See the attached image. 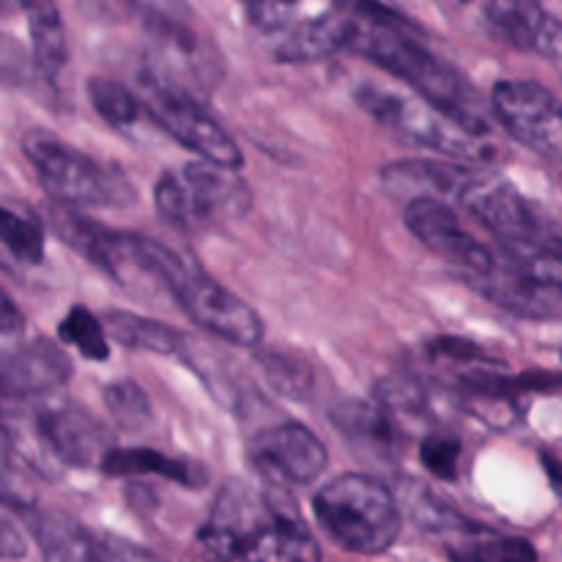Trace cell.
<instances>
[{"instance_id":"cell-1","label":"cell","mask_w":562,"mask_h":562,"mask_svg":"<svg viewBox=\"0 0 562 562\" xmlns=\"http://www.w3.org/2000/svg\"><path fill=\"white\" fill-rule=\"evenodd\" d=\"M198 543L223 562H322V547L294 508L239 481L217 494Z\"/></svg>"},{"instance_id":"cell-2","label":"cell","mask_w":562,"mask_h":562,"mask_svg":"<svg viewBox=\"0 0 562 562\" xmlns=\"http://www.w3.org/2000/svg\"><path fill=\"white\" fill-rule=\"evenodd\" d=\"M351 11H355L351 53L379 64L390 75L415 88L417 97L442 108L477 135L488 137V124L472 108L475 93L470 91L459 71L450 69L439 55L417 42L415 22L401 16L395 9L376 3H357L351 5Z\"/></svg>"},{"instance_id":"cell-3","label":"cell","mask_w":562,"mask_h":562,"mask_svg":"<svg viewBox=\"0 0 562 562\" xmlns=\"http://www.w3.org/2000/svg\"><path fill=\"white\" fill-rule=\"evenodd\" d=\"M313 516L340 549L355 554H384L401 532L395 494L360 472L324 483L313 497Z\"/></svg>"},{"instance_id":"cell-4","label":"cell","mask_w":562,"mask_h":562,"mask_svg":"<svg viewBox=\"0 0 562 562\" xmlns=\"http://www.w3.org/2000/svg\"><path fill=\"white\" fill-rule=\"evenodd\" d=\"M154 272L162 289L170 291L181 311L201 329L234 346L256 349L263 338V322L241 296L187 261L181 252L154 239Z\"/></svg>"},{"instance_id":"cell-5","label":"cell","mask_w":562,"mask_h":562,"mask_svg":"<svg viewBox=\"0 0 562 562\" xmlns=\"http://www.w3.org/2000/svg\"><path fill=\"white\" fill-rule=\"evenodd\" d=\"M22 151L38 176V184L64 206L113 209L135 201V190L115 165H104L53 132L33 130L22 137Z\"/></svg>"},{"instance_id":"cell-6","label":"cell","mask_w":562,"mask_h":562,"mask_svg":"<svg viewBox=\"0 0 562 562\" xmlns=\"http://www.w3.org/2000/svg\"><path fill=\"white\" fill-rule=\"evenodd\" d=\"M357 102L390 135L409 146L428 148L453 159H486L492 151L488 137L472 132L470 126L423 97H409L366 82L357 88Z\"/></svg>"},{"instance_id":"cell-7","label":"cell","mask_w":562,"mask_h":562,"mask_svg":"<svg viewBox=\"0 0 562 562\" xmlns=\"http://www.w3.org/2000/svg\"><path fill=\"white\" fill-rule=\"evenodd\" d=\"M154 206L176 228L203 231L223 220L241 217L250 209V190L236 170L198 159L159 176Z\"/></svg>"},{"instance_id":"cell-8","label":"cell","mask_w":562,"mask_h":562,"mask_svg":"<svg viewBox=\"0 0 562 562\" xmlns=\"http://www.w3.org/2000/svg\"><path fill=\"white\" fill-rule=\"evenodd\" d=\"M140 86L146 113L176 143H181L192 154H198L203 162H212L217 168L239 170L245 165V157H241L234 137L198 104V99L187 88H179L154 66H146Z\"/></svg>"},{"instance_id":"cell-9","label":"cell","mask_w":562,"mask_h":562,"mask_svg":"<svg viewBox=\"0 0 562 562\" xmlns=\"http://www.w3.org/2000/svg\"><path fill=\"white\" fill-rule=\"evenodd\" d=\"M53 228L71 250L126 291H140V283H159L154 272V239L148 236L108 228L75 212H55Z\"/></svg>"},{"instance_id":"cell-10","label":"cell","mask_w":562,"mask_h":562,"mask_svg":"<svg viewBox=\"0 0 562 562\" xmlns=\"http://www.w3.org/2000/svg\"><path fill=\"white\" fill-rule=\"evenodd\" d=\"M459 206L467 209L499 247H562L558 225L508 181L475 173Z\"/></svg>"},{"instance_id":"cell-11","label":"cell","mask_w":562,"mask_h":562,"mask_svg":"<svg viewBox=\"0 0 562 562\" xmlns=\"http://www.w3.org/2000/svg\"><path fill=\"white\" fill-rule=\"evenodd\" d=\"M492 113L521 146L562 162V102L541 82L499 80L492 88Z\"/></svg>"},{"instance_id":"cell-12","label":"cell","mask_w":562,"mask_h":562,"mask_svg":"<svg viewBox=\"0 0 562 562\" xmlns=\"http://www.w3.org/2000/svg\"><path fill=\"white\" fill-rule=\"evenodd\" d=\"M404 223L417 241L437 252L439 258L459 269L464 283L488 278L499 267V250L483 245L477 236L461 225L459 214L450 203L442 201H415L406 203Z\"/></svg>"},{"instance_id":"cell-13","label":"cell","mask_w":562,"mask_h":562,"mask_svg":"<svg viewBox=\"0 0 562 562\" xmlns=\"http://www.w3.org/2000/svg\"><path fill=\"white\" fill-rule=\"evenodd\" d=\"M256 472L278 486H307L327 470V448L302 423H278L263 428L247 445Z\"/></svg>"},{"instance_id":"cell-14","label":"cell","mask_w":562,"mask_h":562,"mask_svg":"<svg viewBox=\"0 0 562 562\" xmlns=\"http://www.w3.org/2000/svg\"><path fill=\"white\" fill-rule=\"evenodd\" d=\"M33 437L38 439L49 459L58 464L80 467V470L102 467L104 456L113 450L102 423L91 412L69 401L38 412L33 420Z\"/></svg>"},{"instance_id":"cell-15","label":"cell","mask_w":562,"mask_h":562,"mask_svg":"<svg viewBox=\"0 0 562 562\" xmlns=\"http://www.w3.org/2000/svg\"><path fill=\"white\" fill-rule=\"evenodd\" d=\"M483 16L499 42L554 60L562 71V22L552 11L530 0H494L483 5Z\"/></svg>"},{"instance_id":"cell-16","label":"cell","mask_w":562,"mask_h":562,"mask_svg":"<svg viewBox=\"0 0 562 562\" xmlns=\"http://www.w3.org/2000/svg\"><path fill=\"white\" fill-rule=\"evenodd\" d=\"M477 170L464 162H445V159H398L382 168V184L393 198L406 203L442 201L459 206Z\"/></svg>"},{"instance_id":"cell-17","label":"cell","mask_w":562,"mask_h":562,"mask_svg":"<svg viewBox=\"0 0 562 562\" xmlns=\"http://www.w3.org/2000/svg\"><path fill=\"white\" fill-rule=\"evenodd\" d=\"M5 398H36L64 387L71 379V360L47 338L27 340L3 357Z\"/></svg>"},{"instance_id":"cell-18","label":"cell","mask_w":562,"mask_h":562,"mask_svg":"<svg viewBox=\"0 0 562 562\" xmlns=\"http://www.w3.org/2000/svg\"><path fill=\"white\" fill-rule=\"evenodd\" d=\"M27 525L44 562H124L110 538L93 536L64 514H31Z\"/></svg>"},{"instance_id":"cell-19","label":"cell","mask_w":562,"mask_h":562,"mask_svg":"<svg viewBox=\"0 0 562 562\" xmlns=\"http://www.w3.org/2000/svg\"><path fill=\"white\" fill-rule=\"evenodd\" d=\"M351 36H355V11L351 5H335L291 25L278 47V60L285 64L322 60L338 49H349Z\"/></svg>"},{"instance_id":"cell-20","label":"cell","mask_w":562,"mask_h":562,"mask_svg":"<svg viewBox=\"0 0 562 562\" xmlns=\"http://www.w3.org/2000/svg\"><path fill=\"white\" fill-rule=\"evenodd\" d=\"M329 423L335 431L357 450L376 461H390L398 453L401 426L368 401H340L329 409Z\"/></svg>"},{"instance_id":"cell-21","label":"cell","mask_w":562,"mask_h":562,"mask_svg":"<svg viewBox=\"0 0 562 562\" xmlns=\"http://www.w3.org/2000/svg\"><path fill=\"white\" fill-rule=\"evenodd\" d=\"M475 289L483 300L494 302L503 311L514 313L521 318H554L562 313V296L549 294V291L538 289L530 280L521 278L514 267L499 252V267L494 269L488 278L472 280L467 283Z\"/></svg>"},{"instance_id":"cell-22","label":"cell","mask_w":562,"mask_h":562,"mask_svg":"<svg viewBox=\"0 0 562 562\" xmlns=\"http://www.w3.org/2000/svg\"><path fill=\"white\" fill-rule=\"evenodd\" d=\"M99 470L110 477H148L157 475L184 488H203L209 483L206 467L198 461L173 459L151 448H113Z\"/></svg>"},{"instance_id":"cell-23","label":"cell","mask_w":562,"mask_h":562,"mask_svg":"<svg viewBox=\"0 0 562 562\" xmlns=\"http://www.w3.org/2000/svg\"><path fill=\"white\" fill-rule=\"evenodd\" d=\"M27 16V33H31V55L33 69L42 80L55 86L69 60V47H66L64 20H60L58 5L53 3H25L22 5Z\"/></svg>"},{"instance_id":"cell-24","label":"cell","mask_w":562,"mask_h":562,"mask_svg":"<svg viewBox=\"0 0 562 562\" xmlns=\"http://www.w3.org/2000/svg\"><path fill=\"white\" fill-rule=\"evenodd\" d=\"M450 562H538V552L527 538L503 536L488 527L470 525L448 541Z\"/></svg>"},{"instance_id":"cell-25","label":"cell","mask_w":562,"mask_h":562,"mask_svg":"<svg viewBox=\"0 0 562 562\" xmlns=\"http://www.w3.org/2000/svg\"><path fill=\"white\" fill-rule=\"evenodd\" d=\"M104 329L115 344L126 349L151 351V355H181L187 349V335L168 327L154 318L137 316L132 311H108L104 313Z\"/></svg>"},{"instance_id":"cell-26","label":"cell","mask_w":562,"mask_h":562,"mask_svg":"<svg viewBox=\"0 0 562 562\" xmlns=\"http://www.w3.org/2000/svg\"><path fill=\"white\" fill-rule=\"evenodd\" d=\"M88 97H91L99 119L108 121L115 130H132V126L140 124L143 115H148L140 93H135L124 82L113 80V77H91L88 80Z\"/></svg>"},{"instance_id":"cell-27","label":"cell","mask_w":562,"mask_h":562,"mask_svg":"<svg viewBox=\"0 0 562 562\" xmlns=\"http://www.w3.org/2000/svg\"><path fill=\"white\" fill-rule=\"evenodd\" d=\"M428 357L434 362H442L453 373L456 382H464V379L475 376V373L505 371L503 362L488 357L486 349H481V346L467 338H456V335H439V338H434L428 344Z\"/></svg>"},{"instance_id":"cell-28","label":"cell","mask_w":562,"mask_h":562,"mask_svg":"<svg viewBox=\"0 0 562 562\" xmlns=\"http://www.w3.org/2000/svg\"><path fill=\"white\" fill-rule=\"evenodd\" d=\"M499 252L521 278L562 296V247H499Z\"/></svg>"},{"instance_id":"cell-29","label":"cell","mask_w":562,"mask_h":562,"mask_svg":"<svg viewBox=\"0 0 562 562\" xmlns=\"http://www.w3.org/2000/svg\"><path fill=\"white\" fill-rule=\"evenodd\" d=\"M256 362L261 366L269 387L278 390L285 398L300 401L313 390V371L300 355L283 349H263L256 355Z\"/></svg>"},{"instance_id":"cell-30","label":"cell","mask_w":562,"mask_h":562,"mask_svg":"<svg viewBox=\"0 0 562 562\" xmlns=\"http://www.w3.org/2000/svg\"><path fill=\"white\" fill-rule=\"evenodd\" d=\"M0 231H3V247L16 261L25 267H38L44 261V228L33 214L5 206L0 214Z\"/></svg>"},{"instance_id":"cell-31","label":"cell","mask_w":562,"mask_h":562,"mask_svg":"<svg viewBox=\"0 0 562 562\" xmlns=\"http://www.w3.org/2000/svg\"><path fill=\"white\" fill-rule=\"evenodd\" d=\"M58 338L64 344L75 346L86 360L104 362L110 357V344H108V329L104 322H99L88 307L75 305L58 324Z\"/></svg>"},{"instance_id":"cell-32","label":"cell","mask_w":562,"mask_h":562,"mask_svg":"<svg viewBox=\"0 0 562 562\" xmlns=\"http://www.w3.org/2000/svg\"><path fill=\"white\" fill-rule=\"evenodd\" d=\"M373 404L387 412L401 426L404 420L420 417L428 409V395L417 379L393 373V376L376 382V387H373Z\"/></svg>"},{"instance_id":"cell-33","label":"cell","mask_w":562,"mask_h":562,"mask_svg":"<svg viewBox=\"0 0 562 562\" xmlns=\"http://www.w3.org/2000/svg\"><path fill=\"white\" fill-rule=\"evenodd\" d=\"M104 406H108L113 420L124 431H143V428L151 426V404H148V395L143 393L140 384L130 382V379L104 387Z\"/></svg>"},{"instance_id":"cell-34","label":"cell","mask_w":562,"mask_h":562,"mask_svg":"<svg viewBox=\"0 0 562 562\" xmlns=\"http://www.w3.org/2000/svg\"><path fill=\"white\" fill-rule=\"evenodd\" d=\"M461 442L453 434H428L420 442V461L437 481L456 483L459 481V464H461Z\"/></svg>"},{"instance_id":"cell-35","label":"cell","mask_w":562,"mask_h":562,"mask_svg":"<svg viewBox=\"0 0 562 562\" xmlns=\"http://www.w3.org/2000/svg\"><path fill=\"white\" fill-rule=\"evenodd\" d=\"M300 5L294 3H250L247 5V20L256 31L283 36L291 25H296Z\"/></svg>"},{"instance_id":"cell-36","label":"cell","mask_w":562,"mask_h":562,"mask_svg":"<svg viewBox=\"0 0 562 562\" xmlns=\"http://www.w3.org/2000/svg\"><path fill=\"white\" fill-rule=\"evenodd\" d=\"M0 552H3L5 560H20L27 552L25 538L11 525V519H3V527H0Z\"/></svg>"},{"instance_id":"cell-37","label":"cell","mask_w":562,"mask_h":562,"mask_svg":"<svg viewBox=\"0 0 562 562\" xmlns=\"http://www.w3.org/2000/svg\"><path fill=\"white\" fill-rule=\"evenodd\" d=\"M20 327H22V318L16 316V307L14 302H11V296L5 294L3 296V335L9 338V335H14Z\"/></svg>"}]
</instances>
